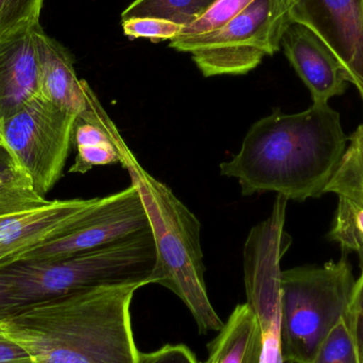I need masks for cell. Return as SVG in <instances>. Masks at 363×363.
I'll list each match as a JSON object with an SVG mask.
<instances>
[{
	"mask_svg": "<svg viewBox=\"0 0 363 363\" xmlns=\"http://www.w3.org/2000/svg\"><path fill=\"white\" fill-rule=\"evenodd\" d=\"M35 42L40 62V95L78 116L86 108L91 86L77 76L69 51L47 35L40 26L35 31Z\"/></svg>",
	"mask_w": 363,
	"mask_h": 363,
	"instance_id": "cell-13",
	"label": "cell"
},
{
	"mask_svg": "<svg viewBox=\"0 0 363 363\" xmlns=\"http://www.w3.org/2000/svg\"><path fill=\"white\" fill-rule=\"evenodd\" d=\"M138 363H199L185 345H165L157 351L138 354Z\"/></svg>",
	"mask_w": 363,
	"mask_h": 363,
	"instance_id": "cell-23",
	"label": "cell"
},
{
	"mask_svg": "<svg viewBox=\"0 0 363 363\" xmlns=\"http://www.w3.org/2000/svg\"><path fill=\"white\" fill-rule=\"evenodd\" d=\"M288 61L311 91L313 104H328L347 91L345 70L332 51L300 23H290L281 38Z\"/></svg>",
	"mask_w": 363,
	"mask_h": 363,
	"instance_id": "cell-12",
	"label": "cell"
},
{
	"mask_svg": "<svg viewBox=\"0 0 363 363\" xmlns=\"http://www.w3.org/2000/svg\"><path fill=\"white\" fill-rule=\"evenodd\" d=\"M95 200L49 201L48 204L34 211L0 218V268L14 262L28 250L62 234Z\"/></svg>",
	"mask_w": 363,
	"mask_h": 363,
	"instance_id": "cell-10",
	"label": "cell"
},
{
	"mask_svg": "<svg viewBox=\"0 0 363 363\" xmlns=\"http://www.w3.org/2000/svg\"><path fill=\"white\" fill-rule=\"evenodd\" d=\"M347 142L340 114L328 104L294 114L274 108L251 125L220 174L236 179L242 196L275 192L302 202L325 194Z\"/></svg>",
	"mask_w": 363,
	"mask_h": 363,
	"instance_id": "cell-1",
	"label": "cell"
},
{
	"mask_svg": "<svg viewBox=\"0 0 363 363\" xmlns=\"http://www.w3.org/2000/svg\"><path fill=\"white\" fill-rule=\"evenodd\" d=\"M309 363H360L353 311L332 328Z\"/></svg>",
	"mask_w": 363,
	"mask_h": 363,
	"instance_id": "cell-18",
	"label": "cell"
},
{
	"mask_svg": "<svg viewBox=\"0 0 363 363\" xmlns=\"http://www.w3.org/2000/svg\"><path fill=\"white\" fill-rule=\"evenodd\" d=\"M217 0H135L123 13L121 19L155 17L182 27L198 21Z\"/></svg>",
	"mask_w": 363,
	"mask_h": 363,
	"instance_id": "cell-16",
	"label": "cell"
},
{
	"mask_svg": "<svg viewBox=\"0 0 363 363\" xmlns=\"http://www.w3.org/2000/svg\"><path fill=\"white\" fill-rule=\"evenodd\" d=\"M291 23L315 33L332 51L363 104V0H287Z\"/></svg>",
	"mask_w": 363,
	"mask_h": 363,
	"instance_id": "cell-9",
	"label": "cell"
},
{
	"mask_svg": "<svg viewBox=\"0 0 363 363\" xmlns=\"http://www.w3.org/2000/svg\"><path fill=\"white\" fill-rule=\"evenodd\" d=\"M352 308L359 311V313L363 315V268H362V274H360V277L357 279V281H356Z\"/></svg>",
	"mask_w": 363,
	"mask_h": 363,
	"instance_id": "cell-27",
	"label": "cell"
},
{
	"mask_svg": "<svg viewBox=\"0 0 363 363\" xmlns=\"http://www.w3.org/2000/svg\"><path fill=\"white\" fill-rule=\"evenodd\" d=\"M19 28L0 36V127L30 100L40 95L35 31Z\"/></svg>",
	"mask_w": 363,
	"mask_h": 363,
	"instance_id": "cell-11",
	"label": "cell"
},
{
	"mask_svg": "<svg viewBox=\"0 0 363 363\" xmlns=\"http://www.w3.org/2000/svg\"><path fill=\"white\" fill-rule=\"evenodd\" d=\"M358 256H359L360 259V268H363V254H362V255Z\"/></svg>",
	"mask_w": 363,
	"mask_h": 363,
	"instance_id": "cell-28",
	"label": "cell"
},
{
	"mask_svg": "<svg viewBox=\"0 0 363 363\" xmlns=\"http://www.w3.org/2000/svg\"><path fill=\"white\" fill-rule=\"evenodd\" d=\"M76 119L74 113L38 95L0 127L17 168L40 196H46L63 176L74 145Z\"/></svg>",
	"mask_w": 363,
	"mask_h": 363,
	"instance_id": "cell-7",
	"label": "cell"
},
{
	"mask_svg": "<svg viewBox=\"0 0 363 363\" xmlns=\"http://www.w3.org/2000/svg\"><path fill=\"white\" fill-rule=\"evenodd\" d=\"M44 0H0V36L28 26L40 25Z\"/></svg>",
	"mask_w": 363,
	"mask_h": 363,
	"instance_id": "cell-21",
	"label": "cell"
},
{
	"mask_svg": "<svg viewBox=\"0 0 363 363\" xmlns=\"http://www.w3.org/2000/svg\"><path fill=\"white\" fill-rule=\"evenodd\" d=\"M121 165L140 190L155 238L157 259L150 285L174 292L191 313L200 334L219 332L224 323L207 294L200 221L166 184L142 167L129 147Z\"/></svg>",
	"mask_w": 363,
	"mask_h": 363,
	"instance_id": "cell-4",
	"label": "cell"
},
{
	"mask_svg": "<svg viewBox=\"0 0 363 363\" xmlns=\"http://www.w3.org/2000/svg\"><path fill=\"white\" fill-rule=\"evenodd\" d=\"M287 0H253L225 26L194 38H176L169 47L191 53L203 76H242L281 48L289 27Z\"/></svg>",
	"mask_w": 363,
	"mask_h": 363,
	"instance_id": "cell-6",
	"label": "cell"
},
{
	"mask_svg": "<svg viewBox=\"0 0 363 363\" xmlns=\"http://www.w3.org/2000/svg\"><path fill=\"white\" fill-rule=\"evenodd\" d=\"M253 0H217L198 21L183 28L177 38H194L211 33L225 26Z\"/></svg>",
	"mask_w": 363,
	"mask_h": 363,
	"instance_id": "cell-20",
	"label": "cell"
},
{
	"mask_svg": "<svg viewBox=\"0 0 363 363\" xmlns=\"http://www.w3.org/2000/svg\"><path fill=\"white\" fill-rule=\"evenodd\" d=\"M48 203L19 168L0 174V218L34 211Z\"/></svg>",
	"mask_w": 363,
	"mask_h": 363,
	"instance_id": "cell-17",
	"label": "cell"
},
{
	"mask_svg": "<svg viewBox=\"0 0 363 363\" xmlns=\"http://www.w3.org/2000/svg\"><path fill=\"white\" fill-rule=\"evenodd\" d=\"M352 311H353L354 330H355L358 350H359L360 363H363V315L353 308Z\"/></svg>",
	"mask_w": 363,
	"mask_h": 363,
	"instance_id": "cell-26",
	"label": "cell"
},
{
	"mask_svg": "<svg viewBox=\"0 0 363 363\" xmlns=\"http://www.w3.org/2000/svg\"><path fill=\"white\" fill-rule=\"evenodd\" d=\"M155 259L150 228L68 257L11 262L0 268V317L81 290L150 285Z\"/></svg>",
	"mask_w": 363,
	"mask_h": 363,
	"instance_id": "cell-3",
	"label": "cell"
},
{
	"mask_svg": "<svg viewBox=\"0 0 363 363\" xmlns=\"http://www.w3.org/2000/svg\"><path fill=\"white\" fill-rule=\"evenodd\" d=\"M356 281L347 256L323 266L281 271L284 363H309L332 328L352 311Z\"/></svg>",
	"mask_w": 363,
	"mask_h": 363,
	"instance_id": "cell-5",
	"label": "cell"
},
{
	"mask_svg": "<svg viewBox=\"0 0 363 363\" xmlns=\"http://www.w3.org/2000/svg\"><path fill=\"white\" fill-rule=\"evenodd\" d=\"M140 284L74 292L0 317L34 363H138L131 305Z\"/></svg>",
	"mask_w": 363,
	"mask_h": 363,
	"instance_id": "cell-2",
	"label": "cell"
},
{
	"mask_svg": "<svg viewBox=\"0 0 363 363\" xmlns=\"http://www.w3.org/2000/svg\"><path fill=\"white\" fill-rule=\"evenodd\" d=\"M262 334L251 307L239 304L208 345L203 363H262Z\"/></svg>",
	"mask_w": 363,
	"mask_h": 363,
	"instance_id": "cell-14",
	"label": "cell"
},
{
	"mask_svg": "<svg viewBox=\"0 0 363 363\" xmlns=\"http://www.w3.org/2000/svg\"><path fill=\"white\" fill-rule=\"evenodd\" d=\"M0 142H4V140H2L1 134H0Z\"/></svg>",
	"mask_w": 363,
	"mask_h": 363,
	"instance_id": "cell-29",
	"label": "cell"
},
{
	"mask_svg": "<svg viewBox=\"0 0 363 363\" xmlns=\"http://www.w3.org/2000/svg\"><path fill=\"white\" fill-rule=\"evenodd\" d=\"M184 27L155 17H135L123 21V29L130 38H149L151 42L172 40L180 35Z\"/></svg>",
	"mask_w": 363,
	"mask_h": 363,
	"instance_id": "cell-22",
	"label": "cell"
},
{
	"mask_svg": "<svg viewBox=\"0 0 363 363\" xmlns=\"http://www.w3.org/2000/svg\"><path fill=\"white\" fill-rule=\"evenodd\" d=\"M17 165L12 153L4 142H0V174L16 169Z\"/></svg>",
	"mask_w": 363,
	"mask_h": 363,
	"instance_id": "cell-25",
	"label": "cell"
},
{
	"mask_svg": "<svg viewBox=\"0 0 363 363\" xmlns=\"http://www.w3.org/2000/svg\"><path fill=\"white\" fill-rule=\"evenodd\" d=\"M336 213L333 220L328 238L340 245L347 252L363 254V206L345 198L338 196Z\"/></svg>",
	"mask_w": 363,
	"mask_h": 363,
	"instance_id": "cell-19",
	"label": "cell"
},
{
	"mask_svg": "<svg viewBox=\"0 0 363 363\" xmlns=\"http://www.w3.org/2000/svg\"><path fill=\"white\" fill-rule=\"evenodd\" d=\"M326 192L345 196L363 206V125L349 136L347 149L326 185Z\"/></svg>",
	"mask_w": 363,
	"mask_h": 363,
	"instance_id": "cell-15",
	"label": "cell"
},
{
	"mask_svg": "<svg viewBox=\"0 0 363 363\" xmlns=\"http://www.w3.org/2000/svg\"><path fill=\"white\" fill-rule=\"evenodd\" d=\"M0 363H34L29 354L0 334Z\"/></svg>",
	"mask_w": 363,
	"mask_h": 363,
	"instance_id": "cell-24",
	"label": "cell"
},
{
	"mask_svg": "<svg viewBox=\"0 0 363 363\" xmlns=\"http://www.w3.org/2000/svg\"><path fill=\"white\" fill-rule=\"evenodd\" d=\"M150 228L140 190L129 187L95 202L62 234L28 250L17 260L68 257L117 242Z\"/></svg>",
	"mask_w": 363,
	"mask_h": 363,
	"instance_id": "cell-8",
	"label": "cell"
}]
</instances>
